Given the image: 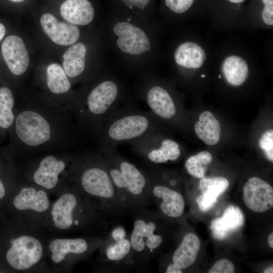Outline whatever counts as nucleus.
I'll use <instances>...</instances> for the list:
<instances>
[{
    "label": "nucleus",
    "mask_w": 273,
    "mask_h": 273,
    "mask_svg": "<svg viewBox=\"0 0 273 273\" xmlns=\"http://www.w3.org/2000/svg\"><path fill=\"white\" fill-rule=\"evenodd\" d=\"M244 217L241 209L237 206H229L221 217L213 219L210 229L213 237L219 240L225 239L231 232L242 226Z\"/></svg>",
    "instance_id": "24"
},
{
    "label": "nucleus",
    "mask_w": 273,
    "mask_h": 273,
    "mask_svg": "<svg viewBox=\"0 0 273 273\" xmlns=\"http://www.w3.org/2000/svg\"><path fill=\"white\" fill-rule=\"evenodd\" d=\"M229 186L228 180L223 177L201 178L198 187L201 195L196 200L201 211L206 212L211 209L216 203L218 197Z\"/></svg>",
    "instance_id": "23"
},
{
    "label": "nucleus",
    "mask_w": 273,
    "mask_h": 273,
    "mask_svg": "<svg viewBox=\"0 0 273 273\" xmlns=\"http://www.w3.org/2000/svg\"><path fill=\"white\" fill-rule=\"evenodd\" d=\"M107 7L123 10L145 22L153 23L157 0H105Z\"/></svg>",
    "instance_id": "25"
},
{
    "label": "nucleus",
    "mask_w": 273,
    "mask_h": 273,
    "mask_svg": "<svg viewBox=\"0 0 273 273\" xmlns=\"http://www.w3.org/2000/svg\"><path fill=\"white\" fill-rule=\"evenodd\" d=\"M221 125L214 115L209 111L202 112L196 123L194 130L197 136L209 146L216 145L220 140Z\"/></svg>",
    "instance_id": "30"
},
{
    "label": "nucleus",
    "mask_w": 273,
    "mask_h": 273,
    "mask_svg": "<svg viewBox=\"0 0 273 273\" xmlns=\"http://www.w3.org/2000/svg\"><path fill=\"white\" fill-rule=\"evenodd\" d=\"M14 3H21L24 2L25 0H9Z\"/></svg>",
    "instance_id": "41"
},
{
    "label": "nucleus",
    "mask_w": 273,
    "mask_h": 273,
    "mask_svg": "<svg viewBox=\"0 0 273 273\" xmlns=\"http://www.w3.org/2000/svg\"><path fill=\"white\" fill-rule=\"evenodd\" d=\"M88 152L70 150L43 154L25 166L23 179L56 195L70 182Z\"/></svg>",
    "instance_id": "8"
},
{
    "label": "nucleus",
    "mask_w": 273,
    "mask_h": 273,
    "mask_svg": "<svg viewBox=\"0 0 273 273\" xmlns=\"http://www.w3.org/2000/svg\"><path fill=\"white\" fill-rule=\"evenodd\" d=\"M201 76L202 77H206L205 75H204V74H202Z\"/></svg>",
    "instance_id": "42"
},
{
    "label": "nucleus",
    "mask_w": 273,
    "mask_h": 273,
    "mask_svg": "<svg viewBox=\"0 0 273 273\" xmlns=\"http://www.w3.org/2000/svg\"><path fill=\"white\" fill-rule=\"evenodd\" d=\"M38 24L42 32L50 41L56 46L65 48L76 42L93 27L77 26L59 19L49 12L41 15Z\"/></svg>",
    "instance_id": "19"
},
{
    "label": "nucleus",
    "mask_w": 273,
    "mask_h": 273,
    "mask_svg": "<svg viewBox=\"0 0 273 273\" xmlns=\"http://www.w3.org/2000/svg\"><path fill=\"white\" fill-rule=\"evenodd\" d=\"M98 11L92 0H65L59 8L62 19L82 28L95 26Z\"/></svg>",
    "instance_id": "21"
},
{
    "label": "nucleus",
    "mask_w": 273,
    "mask_h": 273,
    "mask_svg": "<svg viewBox=\"0 0 273 273\" xmlns=\"http://www.w3.org/2000/svg\"><path fill=\"white\" fill-rule=\"evenodd\" d=\"M235 268L233 263L228 259H221L216 261L208 273H234Z\"/></svg>",
    "instance_id": "35"
},
{
    "label": "nucleus",
    "mask_w": 273,
    "mask_h": 273,
    "mask_svg": "<svg viewBox=\"0 0 273 273\" xmlns=\"http://www.w3.org/2000/svg\"><path fill=\"white\" fill-rule=\"evenodd\" d=\"M200 247L199 239L195 234H186L172 255V263L181 270L189 267L195 261Z\"/></svg>",
    "instance_id": "28"
},
{
    "label": "nucleus",
    "mask_w": 273,
    "mask_h": 273,
    "mask_svg": "<svg viewBox=\"0 0 273 273\" xmlns=\"http://www.w3.org/2000/svg\"><path fill=\"white\" fill-rule=\"evenodd\" d=\"M16 99L10 86L0 84V140L9 134L16 117Z\"/></svg>",
    "instance_id": "26"
},
{
    "label": "nucleus",
    "mask_w": 273,
    "mask_h": 273,
    "mask_svg": "<svg viewBox=\"0 0 273 273\" xmlns=\"http://www.w3.org/2000/svg\"><path fill=\"white\" fill-rule=\"evenodd\" d=\"M105 61L100 30L99 26H94L80 39L65 48L60 63L72 84H84L104 70Z\"/></svg>",
    "instance_id": "10"
},
{
    "label": "nucleus",
    "mask_w": 273,
    "mask_h": 273,
    "mask_svg": "<svg viewBox=\"0 0 273 273\" xmlns=\"http://www.w3.org/2000/svg\"><path fill=\"white\" fill-rule=\"evenodd\" d=\"M133 212V229L129 235L135 267L148 264L163 242L154 214L146 208Z\"/></svg>",
    "instance_id": "13"
},
{
    "label": "nucleus",
    "mask_w": 273,
    "mask_h": 273,
    "mask_svg": "<svg viewBox=\"0 0 273 273\" xmlns=\"http://www.w3.org/2000/svg\"><path fill=\"white\" fill-rule=\"evenodd\" d=\"M155 131H159L158 119L151 111L136 108L130 100L107 119L97 136L99 146L117 148Z\"/></svg>",
    "instance_id": "9"
},
{
    "label": "nucleus",
    "mask_w": 273,
    "mask_h": 273,
    "mask_svg": "<svg viewBox=\"0 0 273 273\" xmlns=\"http://www.w3.org/2000/svg\"><path fill=\"white\" fill-rule=\"evenodd\" d=\"M6 33V28L5 26L0 22V41L3 39Z\"/></svg>",
    "instance_id": "38"
},
{
    "label": "nucleus",
    "mask_w": 273,
    "mask_h": 273,
    "mask_svg": "<svg viewBox=\"0 0 273 273\" xmlns=\"http://www.w3.org/2000/svg\"><path fill=\"white\" fill-rule=\"evenodd\" d=\"M263 5L262 19L268 25H273V0H261Z\"/></svg>",
    "instance_id": "36"
},
{
    "label": "nucleus",
    "mask_w": 273,
    "mask_h": 273,
    "mask_svg": "<svg viewBox=\"0 0 273 273\" xmlns=\"http://www.w3.org/2000/svg\"><path fill=\"white\" fill-rule=\"evenodd\" d=\"M99 27L104 49L112 52L126 70L139 76L150 73L154 55L153 23L107 7Z\"/></svg>",
    "instance_id": "2"
},
{
    "label": "nucleus",
    "mask_w": 273,
    "mask_h": 273,
    "mask_svg": "<svg viewBox=\"0 0 273 273\" xmlns=\"http://www.w3.org/2000/svg\"><path fill=\"white\" fill-rule=\"evenodd\" d=\"M134 93L145 102L158 119L174 122L178 115V107L170 92L150 73L140 76Z\"/></svg>",
    "instance_id": "15"
},
{
    "label": "nucleus",
    "mask_w": 273,
    "mask_h": 273,
    "mask_svg": "<svg viewBox=\"0 0 273 273\" xmlns=\"http://www.w3.org/2000/svg\"><path fill=\"white\" fill-rule=\"evenodd\" d=\"M218 77H219V78H221V75H220L218 76Z\"/></svg>",
    "instance_id": "43"
},
{
    "label": "nucleus",
    "mask_w": 273,
    "mask_h": 273,
    "mask_svg": "<svg viewBox=\"0 0 273 273\" xmlns=\"http://www.w3.org/2000/svg\"><path fill=\"white\" fill-rule=\"evenodd\" d=\"M50 196L46 190L35 184L23 179L18 181L10 202L14 219L35 229H44V221L52 203Z\"/></svg>",
    "instance_id": "12"
},
{
    "label": "nucleus",
    "mask_w": 273,
    "mask_h": 273,
    "mask_svg": "<svg viewBox=\"0 0 273 273\" xmlns=\"http://www.w3.org/2000/svg\"><path fill=\"white\" fill-rule=\"evenodd\" d=\"M82 132L69 110L35 89L16 106L9 148L24 156L73 150Z\"/></svg>",
    "instance_id": "1"
},
{
    "label": "nucleus",
    "mask_w": 273,
    "mask_h": 273,
    "mask_svg": "<svg viewBox=\"0 0 273 273\" xmlns=\"http://www.w3.org/2000/svg\"><path fill=\"white\" fill-rule=\"evenodd\" d=\"M98 251L100 263L107 269L135 267L129 235L121 226H115L104 237L103 242Z\"/></svg>",
    "instance_id": "17"
},
{
    "label": "nucleus",
    "mask_w": 273,
    "mask_h": 273,
    "mask_svg": "<svg viewBox=\"0 0 273 273\" xmlns=\"http://www.w3.org/2000/svg\"><path fill=\"white\" fill-rule=\"evenodd\" d=\"M195 0H162L166 9L175 14H182L189 10Z\"/></svg>",
    "instance_id": "33"
},
{
    "label": "nucleus",
    "mask_w": 273,
    "mask_h": 273,
    "mask_svg": "<svg viewBox=\"0 0 273 273\" xmlns=\"http://www.w3.org/2000/svg\"><path fill=\"white\" fill-rule=\"evenodd\" d=\"M129 144L133 151L149 165L175 161L181 154L179 144L163 137L158 131L149 133Z\"/></svg>",
    "instance_id": "16"
},
{
    "label": "nucleus",
    "mask_w": 273,
    "mask_h": 273,
    "mask_svg": "<svg viewBox=\"0 0 273 273\" xmlns=\"http://www.w3.org/2000/svg\"><path fill=\"white\" fill-rule=\"evenodd\" d=\"M108 169L123 211L147 208L151 200L150 180L145 171L120 154L116 147L98 150Z\"/></svg>",
    "instance_id": "4"
},
{
    "label": "nucleus",
    "mask_w": 273,
    "mask_h": 273,
    "mask_svg": "<svg viewBox=\"0 0 273 273\" xmlns=\"http://www.w3.org/2000/svg\"><path fill=\"white\" fill-rule=\"evenodd\" d=\"M10 231L4 254L9 267L21 272H52L47 257L48 239L42 229L14 219Z\"/></svg>",
    "instance_id": "6"
},
{
    "label": "nucleus",
    "mask_w": 273,
    "mask_h": 273,
    "mask_svg": "<svg viewBox=\"0 0 273 273\" xmlns=\"http://www.w3.org/2000/svg\"><path fill=\"white\" fill-rule=\"evenodd\" d=\"M103 241L104 237L99 236L48 239L47 257L52 272L71 271L76 264L87 259L98 251Z\"/></svg>",
    "instance_id": "11"
},
{
    "label": "nucleus",
    "mask_w": 273,
    "mask_h": 273,
    "mask_svg": "<svg viewBox=\"0 0 273 273\" xmlns=\"http://www.w3.org/2000/svg\"><path fill=\"white\" fill-rule=\"evenodd\" d=\"M243 200L246 206L251 210L261 213L273 206V189L265 180L252 177L243 188Z\"/></svg>",
    "instance_id": "22"
},
{
    "label": "nucleus",
    "mask_w": 273,
    "mask_h": 273,
    "mask_svg": "<svg viewBox=\"0 0 273 273\" xmlns=\"http://www.w3.org/2000/svg\"><path fill=\"white\" fill-rule=\"evenodd\" d=\"M52 202L44 227L52 234L80 231L92 226L103 216L72 183L67 184Z\"/></svg>",
    "instance_id": "7"
},
{
    "label": "nucleus",
    "mask_w": 273,
    "mask_h": 273,
    "mask_svg": "<svg viewBox=\"0 0 273 273\" xmlns=\"http://www.w3.org/2000/svg\"><path fill=\"white\" fill-rule=\"evenodd\" d=\"M268 244L271 248H273V233H271L268 238Z\"/></svg>",
    "instance_id": "39"
},
{
    "label": "nucleus",
    "mask_w": 273,
    "mask_h": 273,
    "mask_svg": "<svg viewBox=\"0 0 273 273\" xmlns=\"http://www.w3.org/2000/svg\"><path fill=\"white\" fill-rule=\"evenodd\" d=\"M9 148H0V201L7 195L8 187L14 190L19 170L13 160Z\"/></svg>",
    "instance_id": "27"
},
{
    "label": "nucleus",
    "mask_w": 273,
    "mask_h": 273,
    "mask_svg": "<svg viewBox=\"0 0 273 273\" xmlns=\"http://www.w3.org/2000/svg\"><path fill=\"white\" fill-rule=\"evenodd\" d=\"M264 273H272L273 272V267L271 266L264 270L263 271Z\"/></svg>",
    "instance_id": "40"
},
{
    "label": "nucleus",
    "mask_w": 273,
    "mask_h": 273,
    "mask_svg": "<svg viewBox=\"0 0 273 273\" xmlns=\"http://www.w3.org/2000/svg\"><path fill=\"white\" fill-rule=\"evenodd\" d=\"M165 272L166 273H181L183 271L173 263L169 264L167 267Z\"/></svg>",
    "instance_id": "37"
},
{
    "label": "nucleus",
    "mask_w": 273,
    "mask_h": 273,
    "mask_svg": "<svg viewBox=\"0 0 273 273\" xmlns=\"http://www.w3.org/2000/svg\"><path fill=\"white\" fill-rule=\"evenodd\" d=\"M150 180L151 199L158 204L161 213L172 218L180 217L184 213L185 202L182 195L177 191L164 185L148 172Z\"/></svg>",
    "instance_id": "20"
},
{
    "label": "nucleus",
    "mask_w": 273,
    "mask_h": 273,
    "mask_svg": "<svg viewBox=\"0 0 273 273\" xmlns=\"http://www.w3.org/2000/svg\"><path fill=\"white\" fill-rule=\"evenodd\" d=\"M222 72L226 82L232 86L242 85L248 74V66L242 58L236 55L227 57L222 65Z\"/></svg>",
    "instance_id": "31"
},
{
    "label": "nucleus",
    "mask_w": 273,
    "mask_h": 273,
    "mask_svg": "<svg viewBox=\"0 0 273 273\" xmlns=\"http://www.w3.org/2000/svg\"><path fill=\"white\" fill-rule=\"evenodd\" d=\"M173 56L174 61L178 66L187 69H198L203 65L206 53L197 44L185 42L177 47Z\"/></svg>",
    "instance_id": "29"
},
{
    "label": "nucleus",
    "mask_w": 273,
    "mask_h": 273,
    "mask_svg": "<svg viewBox=\"0 0 273 273\" xmlns=\"http://www.w3.org/2000/svg\"><path fill=\"white\" fill-rule=\"evenodd\" d=\"M76 92L71 113L83 132L96 136L107 119L131 100L123 83L108 70H104Z\"/></svg>",
    "instance_id": "3"
},
{
    "label": "nucleus",
    "mask_w": 273,
    "mask_h": 273,
    "mask_svg": "<svg viewBox=\"0 0 273 273\" xmlns=\"http://www.w3.org/2000/svg\"><path fill=\"white\" fill-rule=\"evenodd\" d=\"M70 182L103 216L124 211L108 169L98 151L87 153Z\"/></svg>",
    "instance_id": "5"
},
{
    "label": "nucleus",
    "mask_w": 273,
    "mask_h": 273,
    "mask_svg": "<svg viewBox=\"0 0 273 273\" xmlns=\"http://www.w3.org/2000/svg\"><path fill=\"white\" fill-rule=\"evenodd\" d=\"M259 146L268 160L273 161V130L265 131L259 141Z\"/></svg>",
    "instance_id": "34"
},
{
    "label": "nucleus",
    "mask_w": 273,
    "mask_h": 273,
    "mask_svg": "<svg viewBox=\"0 0 273 273\" xmlns=\"http://www.w3.org/2000/svg\"><path fill=\"white\" fill-rule=\"evenodd\" d=\"M211 154L206 151L200 152L189 157L185 166L188 173L193 177L202 178L205 177L206 167L212 161Z\"/></svg>",
    "instance_id": "32"
},
{
    "label": "nucleus",
    "mask_w": 273,
    "mask_h": 273,
    "mask_svg": "<svg viewBox=\"0 0 273 273\" xmlns=\"http://www.w3.org/2000/svg\"><path fill=\"white\" fill-rule=\"evenodd\" d=\"M35 89L54 101L71 109L76 97V90L60 63L50 61L39 67L33 76Z\"/></svg>",
    "instance_id": "14"
},
{
    "label": "nucleus",
    "mask_w": 273,
    "mask_h": 273,
    "mask_svg": "<svg viewBox=\"0 0 273 273\" xmlns=\"http://www.w3.org/2000/svg\"><path fill=\"white\" fill-rule=\"evenodd\" d=\"M1 52L9 73L18 85L26 77L31 64L30 54L24 38L17 34L8 35L2 43Z\"/></svg>",
    "instance_id": "18"
}]
</instances>
